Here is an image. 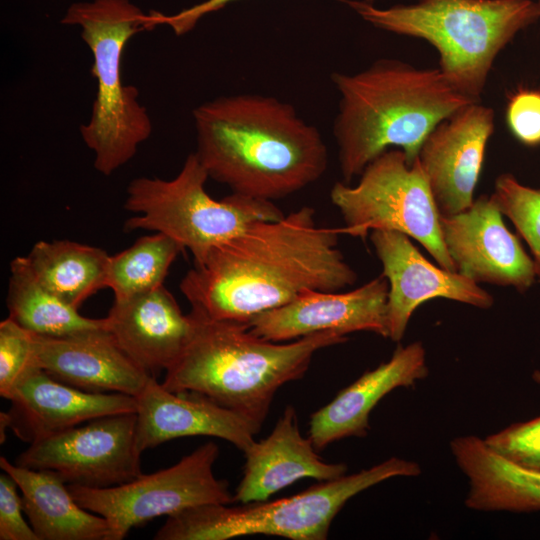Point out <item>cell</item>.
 <instances>
[{"label":"cell","instance_id":"obj_4","mask_svg":"<svg viewBox=\"0 0 540 540\" xmlns=\"http://www.w3.org/2000/svg\"><path fill=\"white\" fill-rule=\"evenodd\" d=\"M194 329L164 388L194 393L231 409L262 427L277 391L301 379L314 354L347 337L325 331L293 342L266 340L247 324L214 320L192 310Z\"/></svg>","mask_w":540,"mask_h":540},{"label":"cell","instance_id":"obj_8","mask_svg":"<svg viewBox=\"0 0 540 540\" xmlns=\"http://www.w3.org/2000/svg\"><path fill=\"white\" fill-rule=\"evenodd\" d=\"M208 178L196 153H191L172 179H133L123 207L136 215L125 221V231L145 229L163 233L188 249L194 263H199L212 249L250 224L278 220L285 215L272 201L235 193L216 200L206 191Z\"/></svg>","mask_w":540,"mask_h":540},{"label":"cell","instance_id":"obj_16","mask_svg":"<svg viewBox=\"0 0 540 540\" xmlns=\"http://www.w3.org/2000/svg\"><path fill=\"white\" fill-rule=\"evenodd\" d=\"M6 399L11 406L0 414L1 443L7 428L31 444L99 417L137 409L134 396L81 390L58 381L35 365Z\"/></svg>","mask_w":540,"mask_h":540},{"label":"cell","instance_id":"obj_33","mask_svg":"<svg viewBox=\"0 0 540 540\" xmlns=\"http://www.w3.org/2000/svg\"><path fill=\"white\" fill-rule=\"evenodd\" d=\"M537 3H538V6H539V10H540V0H538V2H537Z\"/></svg>","mask_w":540,"mask_h":540},{"label":"cell","instance_id":"obj_20","mask_svg":"<svg viewBox=\"0 0 540 540\" xmlns=\"http://www.w3.org/2000/svg\"><path fill=\"white\" fill-rule=\"evenodd\" d=\"M243 453V476L233 494L234 503L265 501L300 479L329 481L347 471L345 463H328L318 455L312 440L301 434L291 405L284 409L271 433L261 441L255 440Z\"/></svg>","mask_w":540,"mask_h":540},{"label":"cell","instance_id":"obj_2","mask_svg":"<svg viewBox=\"0 0 540 540\" xmlns=\"http://www.w3.org/2000/svg\"><path fill=\"white\" fill-rule=\"evenodd\" d=\"M196 155L232 193L274 201L319 180L327 146L289 103L258 94L221 96L193 110Z\"/></svg>","mask_w":540,"mask_h":540},{"label":"cell","instance_id":"obj_19","mask_svg":"<svg viewBox=\"0 0 540 540\" xmlns=\"http://www.w3.org/2000/svg\"><path fill=\"white\" fill-rule=\"evenodd\" d=\"M105 318L107 330L120 348L153 377L174 365L194 329L192 315L182 313L164 285L114 300Z\"/></svg>","mask_w":540,"mask_h":540},{"label":"cell","instance_id":"obj_7","mask_svg":"<svg viewBox=\"0 0 540 540\" xmlns=\"http://www.w3.org/2000/svg\"><path fill=\"white\" fill-rule=\"evenodd\" d=\"M417 463L391 457L368 469L322 481L274 501L205 504L167 516L156 540H227L267 535L291 540H325L333 519L358 493L397 476H416Z\"/></svg>","mask_w":540,"mask_h":540},{"label":"cell","instance_id":"obj_5","mask_svg":"<svg viewBox=\"0 0 540 540\" xmlns=\"http://www.w3.org/2000/svg\"><path fill=\"white\" fill-rule=\"evenodd\" d=\"M346 2L379 29L432 44L440 71L473 102H479L499 52L540 18L532 0H416L387 9Z\"/></svg>","mask_w":540,"mask_h":540},{"label":"cell","instance_id":"obj_27","mask_svg":"<svg viewBox=\"0 0 540 540\" xmlns=\"http://www.w3.org/2000/svg\"><path fill=\"white\" fill-rule=\"evenodd\" d=\"M491 196L528 244L540 280V189L526 186L512 174L504 173L496 179Z\"/></svg>","mask_w":540,"mask_h":540},{"label":"cell","instance_id":"obj_28","mask_svg":"<svg viewBox=\"0 0 540 540\" xmlns=\"http://www.w3.org/2000/svg\"><path fill=\"white\" fill-rule=\"evenodd\" d=\"M33 334L12 318L0 323V395L7 398L23 375L34 366Z\"/></svg>","mask_w":540,"mask_h":540},{"label":"cell","instance_id":"obj_14","mask_svg":"<svg viewBox=\"0 0 540 540\" xmlns=\"http://www.w3.org/2000/svg\"><path fill=\"white\" fill-rule=\"evenodd\" d=\"M494 120L492 108L473 102L442 120L425 138L418 160L442 216L472 205Z\"/></svg>","mask_w":540,"mask_h":540},{"label":"cell","instance_id":"obj_9","mask_svg":"<svg viewBox=\"0 0 540 540\" xmlns=\"http://www.w3.org/2000/svg\"><path fill=\"white\" fill-rule=\"evenodd\" d=\"M330 199L345 223L341 233L364 239L373 230L401 232L418 241L438 265L456 271L418 158L409 164L403 150L388 149L365 167L356 185L336 182Z\"/></svg>","mask_w":540,"mask_h":540},{"label":"cell","instance_id":"obj_24","mask_svg":"<svg viewBox=\"0 0 540 540\" xmlns=\"http://www.w3.org/2000/svg\"><path fill=\"white\" fill-rule=\"evenodd\" d=\"M109 256L99 247L53 240L35 243L26 258L42 285L78 309L106 287Z\"/></svg>","mask_w":540,"mask_h":540},{"label":"cell","instance_id":"obj_23","mask_svg":"<svg viewBox=\"0 0 540 540\" xmlns=\"http://www.w3.org/2000/svg\"><path fill=\"white\" fill-rule=\"evenodd\" d=\"M0 467L16 481L39 540H109L106 520L80 506L55 472L12 464L4 456Z\"/></svg>","mask_w":540,"mask_h":540},{"label":"cell","instance_id":"obj_25","mask_svg":"<svg viewBox=\"0 0 540 540\" xmlns=\"http://www.w3.org/2000/svg\"><path fill=\"white\" fill-rule=\"evenodd\" d=\"M6 304L10 318L41 336L62 337L107 327L106 318L82 316L77 308L42 285L26 256H18L10 262Z\"/></svg>","mask_w":540,"mask_h":540},{"label":"cell","instance_id":"obj_17","mask_svg":"<svg viewBox=\"0 0 540 540\" xmlns=\"http://www.w3.org/2000/svg\"><path fill=\"white\" fill-rule=\"evenodd\" d=\"M32 334L34 365L81 390L136 397L153 377L120 348L107 327L62 337Z\"/></svg>","mask_w":540,"mask_h":540},{"label":"cell","instance_id":"obj_6","mask_svg":"<svg viewBox=\"0 0 540 540\" xmlns=\"http://www.w3.org/2000/svg\"><path fill=\"white\" fill-rule=\"evenodd\" d=\"M61 23L79 26L93 55L91 73L97 80V93L90 119L80 126V134L94 153L95 169L109 176L134 157L152 132L137 88L124 85L121 79L126 43L152 27L150 16L130 0H91L71 4Z\"/></svg>","mask_w":540,"mask_h":540},{"label":"cell","instance_id":"obj_3","mask_svg":"<svg viewBox=\"0 0 540 540\" xmlns=\"http://www.w3.org/2000/svg\"><path fill=\"white\" fill-rule=\"evenodd\" d=\"M331 79L339 94L333 135L348 184L390 147H399L413 164L434 127L473 103L439 68L397 59L376 60L353 74L335 72Z\"/></svg>","mask_w":540,"mask_h":540},{"label":"cell","instance_id":"obj_30","mask_svg":"<svg viewBox=\"0 0 540 540\" xmlns=\"http://www.w3.org/2000/svg\"><path fill=\"white\" fill-rule=\"evenodd\" d=\"M506 119L513 135L528 146L540 144V91L523 90L509 100Z\"/></svg>","mask_w":540,"mask_h":540},{"label":"cell","instance_id":"obj_32","mask_svg":"<svg viewBox=\"0 0 540 540\" xmlns=\"http://www.w3.org/2000/svg\"><path fill=\"white\" fill-rule=\"evenodd\" d=\"M232 1L234 0H206L174 15H164L160 12H152L150 14L152 24L153 26L167 24L172 28L176 35H183L192 30L199 19L204 15L219 10Z\"/></svg>","mask_w":540,"mask_h":540},{"label":"cell","instance_id":"obj_26","mask_svg":"<svg viewBox=\"0 0 540 540\" xmlns=\"http://www.w3.org/2000/svg\"><path fill=\"white\" fill-rule=\"evenodd\" d=\"M184 248L156 232L142 236L129 248L109 256L106 287L114 300H124L164 285L170 266Z\"/></svg>","mask_w":540,"mask_h":540},{"label":"cell","instance_id":"obj_12","mask_svg":"<svg viewBox=\"0 0 540 540\" xmlns=\"http://www.w3.org/2000/svg\"><path fill=\"white\" fill-rule=\"evenodd\" d=\"M440 224L446 250L460 274L519 292L534 283L533 259L505 225L491 195H482L460 213L441 215Z\"/></svg>","mask_w":540,"mask_h":540},{"label":"cell","instance_id":"obj_1","mask_svg":"<svg viewBox=\"0 0 540 540\" xmlns=\"http://www.w3.org/2000/svg\"><path fill=\"white\" fill-rule=\"evenodd\" d=\"M340 229L318 226L304 206L250 224L194 263L179 289L208 318L247 324L306 290L337 292L357 274L338 248Z\"/></svg>","mask_w":540,"mask_h":540},{"label":"cell","instance_id":"obj_29","mask_svg":"<svg viewBox=\"0 0 540 540\" xmlns=\"http://www.w3.org/2000/svg\"><path fill=\"white\" fill-rule=\"evenodd\" d=\"M484 442L503 458L521 467L540 471V416L511 424L489 435Z\"/></svg>","mask_w":540,"mask_h":540},{"label":"cell","instance_id":"obj_10","mask_svg":"<svg viewBox=\"0 0 540 540\" xmlns=\"http://www.w3.org/2000/svg\"><path fill=\"white\" fill-rule=\"evenodd\" d=\"M218 456V445L207 442L168 468L120 485H67L80 506L106 520L109 540H122L132 528L159 516L205 504H233L228 482L214 475Z\"/></svg>","mask_w":540,"mask_h":540},{"label":"cell","instance_id":"obj_11","mask_svg":"<svg viewBox=\"0 0 540 540\" xmlns=\"http://www.w3.org/2000/svg\"><path fill=\"white\" fill-rule=\"evenodd\" d=\"M136 412L99 417L29 444L16 464L55 472L66 484L106 488L142 474Z\"/></svg>","mask_w":540,"mask_h":540},{"label":"cell","instance_id":"obj_15","mask_svg":"<svg viewBox=\"0 0 540 540\" xmlns=\"http://www.w3.org/2000/svg\"><path fill=\"white\" fill-rule=\"evenodd\" d=\"M370 241L388 281V338L399 342L414 310L433 298H446L487 309L493 297L478 283L428 261L410 237L397 231L373 230Z\"/></svg>","mask_w":540,"mask_h":540},{"label":"cell","instance_id":"obj_22","mask_svg":"<svg viewBox=\"0 0 540 540\" xmlns=\"http://www.w3.org/2000/svg\"><path fill=\"white\" fill-rule=\"evenodd\" d=\"M450 448L469 480L467 507L514 513L540 511V471L503 458L476 436L457 437Z\"/></svg>","mask_w":540,"mask_h":540},{"label":"cell","instance_id":"obj_18","mask_svg":"<svg viewBox=\"0 0 540 540\" xmlns=\"http://www.w3.org/2000/svg\"><path fill=\"white\" fill-rule=\"evenodd\" d=\"M135 398L136 442L142 453L186 436L220 438L244 452L262 428L204 396L169 391L155 377Z\"/></svg>","mask_w":540,"mask_h":540},{"label":"cell","instance_id":"obj_13","mask_svg":"<svg viewBox=\"0 0 540 540\" xmlns=\"http://www.w3.org/2000/svg\"><path fill=\"white\" fill-rule=\"evenodd\" d=\"M388 290L382 274L345 293L306 290L292 301L258 314L248 326L257 336L274 342L325 331L343 336L369 331L388 337Z\"/></svg>","mask_w":540,"mask_h":540},{"label":"cell","instance_id":"obj_31","mask_svg":"<svg viewBox=\"0 0 540 540\" xmlns=\"http://www.w3.org/2000/svg\"><path fill=\"white\" fill-rule=\"evenodd\" d=\"M18 490L16 481L3 471L0 475V540H39L23 517Z\"/></svg>","mask_w":540,"mask_h":540},{"label":"cell","instance_id":"obj_21","mask_svg":"<svg viewBox=\"0 0 540 540\" xmlns=\"http://www.w3.org/2000/svg\"><path fill=\"white\" fill-rule=\"evenodd\" d=\"M427 374L423 344L399 345L387 362L362 374L311 415L308 437L321 451L338 440L366 436L370 413L378 402L395 388L412 386Z\"/></svg>","mask_w":540,"mask_h":540}]
</instances>
